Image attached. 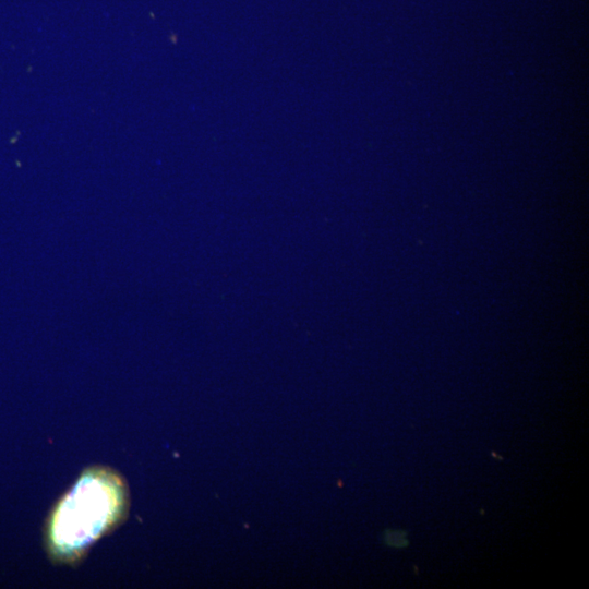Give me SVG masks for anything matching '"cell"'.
Listing matches in <instances>:
<instances>
[{"label":"cell","instance_id":"obj_1","mask_svg":"<svg viewBox=\"0 0 589 589\" xmlns=\"http://www.w3.org/2000/svg\"><path fill=\"white\" fill-rule=\"evenodd\" d=\"M127 491L121 479L101 468L86 471L60 500L47 525L50 552L74 560L113 528L124 515Z\"/></svg>","mask_w":589,"mask_h":589},{"label":"cell","instance_id":"obj_2","mask_svg":"<svg viewBox=\"0 0 589 589\" xmlns=\"http://www.w3.org/2000/svg\"><path fill=\"white\" fill-rule=\"evenodd\" d=\"M383 542L392 548L402 549L409 545L408 533L404 530L389 529L383 533Z\"/></svg>","mask_w":589,"mask_h":589},{"label":"cell","instance_id":"obj_3","mask_svg":"<svg viewBox=\"0 0 589 589\" xmlns=\"http://www.w3.org/2000/svg\"><path fill=\"white\" fill-rule=\"evenodd\" d=\"M492 455L498 459H503L500 455H497L496 453H492Z\"/></svg>","mask_w":589,"mask_h":589}]
</instances>
